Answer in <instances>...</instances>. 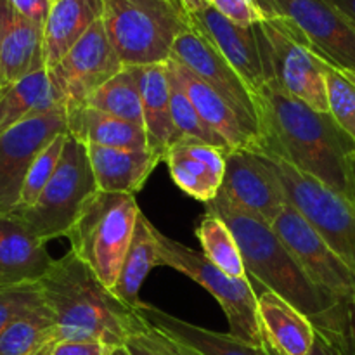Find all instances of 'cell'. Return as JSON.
<instances>
[{"mask_svg":"<svg viewBox=\"0 0 355 355\" xmlns=\"http://www.w3.org/2000/svg\"><path fill=\"white\" fill-rule=\"evenodd\" d=\"M260 142L276 156L355 205V144L331 113H322L267 80L255 96Z\"/></svg>","mask_w":355,"mask_h":355,"instance_id":"1","label":"cell"},{"mask_svg":"<svg viewBox=\"0 0 355 355\" xmlns=\"http://www.w3.org/2000/svg\"><path fill=\"white\" fill-rule=\"evenodd\" d=\"M207 214L224 220L231 229L246 274L290 302L314 324H338L355 318V305L324 293L305 276L272 225L239 208L222 191L207 203Z\"/></svg>","mask_w":355,"mask_h":355,"instance_id":"2","label":"cell"},{"mask_svg":"<svg viewBox=\"0 0 355 355\" xmlns=\"http://www.w3.org/2000/svg\"><path fill=\"white\" fill-rule=\"evenodd\" d=\"M40 286L54 318V343L99 340L118 349L132 335L148 329L139 312L114 297L71 250L54 260Z\"/></svg>","mask_w":355,"mask_h":355,"instance_id":"3","label":"cell"},{"mask_svg":"<svg viewBox=\"0 0 355 355\" xmlns=\"http://www.w3.org/2000/svg\"><path fill=\"white\" fill-rule=\"evenodd\" d=\"M103 23L123 66L162 64L191 28L177 0H103Z\"/></svg>","mask_w":355,"mask_h":355,"instance_id":"4","label":"cell"},{"mask_svg":"<svg viewBox=\"0 0 355 355\" xmlns=\"http://www.w3.org/2000/svg\"><path fill=\"white\" fill-rule=\"evenodd\" d=\"M141 214L135 196L97 191L66 236L71 252L110 290L116 283Z\"/></svg>","mask_w":355,"mask_h":355,"instance_id":"5","label":"cell"},{"mask_svg":"<svg viewBox=\"0 0 355 355\" xmlns=\"http://www.w3.org/2000/svg\"><path fill=\"white\" fill-rule=\"evenodd\" d=\"M267 80L314 110L328 113L326 68L302 31L283 16L266 17L255 24Z\"/></svg>","mask_w":355,"mask_h":355,"instance_id":"6","label":"cell"},{"mask_svg":"<svg viewBox=\"0 0 355 355\" xmlns=\"http://www.w3.org/2000/svg\"><path fill=\"white\" fill-rule=\"evenodd\" d=\"M159 266L172 267L210 291L227 318L231 335L262 347L263 338L259 322V297L246 277H232L211 263L203 253L166 238L156 231Z\"/></svg>","mask_w":355,"mask_h":355,"instance_id":"7","label":"cell"},{"mask_svg":"<svg viewBox=\"0 0 355 355\" xmlns=\"http://www.w3.org/2000/svg\"><path fill=\"white\" fill-rule=\"evenodd\" d=\"M97 191L87 146L68 135L58 168L40 198L33 207L14 214L19 215L28 227L47 243L68 236L83 205Z\"/></svg>","mask_w":355,"mask_h":355,"instance_id":"8","label":"cell"},{"mask_svg":"<svg viewBox=\"0 0 355 355\" xmlns=\"http://www.w3.org/2000/svg\"><path fill=\"white\" fill-rule=\"evenodd\" d=\"M270 158L277 165L290 203L355 274V205L283 159Z\"/></svg>","mask_w":355,"mask_h":355,"instance_id":"9","label":"cell"},{"mask_svg":"<svg viewBox=\"0 0 355 355\" xmlns=\"http://www.w3.org/2000/svg\"><path fill=\"white\" fill-rule=\"evenodd\" d=\"M272 229L305 276L324 293L355 305L354 270L333 252L318 229L291 203L286 205Z\"/></svg>","mask_w":355,"mask_h":355,"instance_id":"10","label":"cell"},{"mask_svg":"<svg viewBox=\"0 0 355 355\" xmlns=\"http://www.w3.org/2000/svg\"><path fill=\"white\" fill-rule=\"evenodd\" d=\"M172 58L187 66L198 78L203 80L218 97H222L231 106L243 127L255 139L257 148L260 142V128L255 96L245 80L238 75V71L210 44V40L191 26L177 37L172 49Z\"/></svg>","mask_w":355,"mask_h":355,"instance_id":"11","label":"cell"},{"mask_svg":"<svg viewBox=\"0 0 355 355\" xmlns=\"http://www.w3.org/2000/svg\"><path fill=\"white\" fill-rule=\"evenodd\" d=\"M220 191L239 208L270 225L290 203L274 159L250 148L231 149L225 155Z\"/></svg>","mask_w":355,"mask_h":355,"instance_id":"12","label":"cell"},{"mask_svg":"<svg viewBox=\"0 0 355 355\" xmlns=\"http://www.w3.org/2000/svg\"><path fill=\"white\" fill-rule=\"evenodd\" d=\"M68 134L66 107L35 114L0 135V215L19 208L24 179L42 149Z\"/></svg>","mask_w":355,"mask_h":355,"instance_id":"13","label":"cell"},{"mask_svg":"<svg viewBox=\"0 0 355 355\" xmlns=\"http://www.w3.org/2000/svg\"><path fill=\"white\" fill-rule=\"evenodd\" d=\"M277 16L290 19L312 51L340 71H355V24L328 0H270Z\"/></svg>","mask_w":355,"mask_h":355,"instance_id":"14","label":"cell"},{"mask_svg":"<svg viewBox=\"0 0 355 355\" xmlns=\"http://www.w3.org/2000/svg\"><path fill=\"white\" fill-rule=\"evenodd\" d=\"M123 68V62L107 38L103 19H99L49 73L68 106L85 103Z\"/></svg>","mask_w":355,"mask_h":355,"instance_id":"15","label":"cell"},{"mask_svg":"<svg viewBox=\"0 0 355 355\" xmlns=\"http://www.w3.org/2000/svg\"><path fill=\"white\" fill-rule=\"evenodd\" d=\"M189 19L191 26L210 40L257 96L266 83V71L255 26L232 23L211 6L189 14Z\"/></svg>","mask_w":355,"mask_h":355,"instance_id":"16","label":"cell"},{"mask_svg":"<svg viewBox=\"0 0 355 355\" xmlns=\"http://www.w3.org/2000/svg\"><path fill=\"white\" fill-rule=\"evenodd\" d=\"M227 153L196 139H180L166 151L165 162L175 186L207 205L220 193Z\"/></svg>","mask_w":355,"mask_h":355,"instance_id":"17","label":"cell"},{"mask_svg":"<svg viewBox=\"0 0 355 355\" xmlns=\"http://www.w3.org/2000/svg\"><path fill=\"white\" fill-rule=\"evenodd\" d=\"M16 214L0 215V288L40 283L54 259Z\"/></svg>","mask_w":355,"mask_h":355,"instance_id":"18","label":"cell"},{"mask_svg":"<svg viewBox=\"0 0 355 355\" xmlns=\"http://www.w3.org/2000/svg\"><path fill=\"white\" fill-rule=\"evenodd\" d=\"M45 69L44 28L0 0V78L2 89Z\"/></svg>","mask_w":355,"mask_h":355,"instance_id":"19","label":"cell"},{"mask_svg":"<svg viewBox=\"0 0 355 355\" xmlns=\"http://www.w3.org/2000/svg\"><path fill=\"white\" fill-rule=\"evenodd\" d=\"M97 189L111 194H130L144 187L165 156L153 149H121L87 146Z\"/></svg>","mask_w":355,"mask_h":355,"instance_id":"20","label":"cell"},{"mask_svg":"<svg viewBox=\"0 0 355 355\" xmlns=\"http://www.w3.org/2000/svg\"><path fill=\"white\" fill-rule=\"evenodd\" d=\"M259 322L263 345L272 355H309L314 345L311 319L269 290L259 297Z\"/></svg>","mask_w":355,"mask_h":355,"instance_id":"21","label":"cell"},{"mask_svg":"<svg viewBox=\"0 0 355 355\" xmlns=\"http://www.w3.org/2000/svg\"><path fill=\"white\" fill-rule=\"evenodd\" d=\"M137 312L156 331L184 343L201 355H270L263 345H252L231 333H217L200 328L146 302H142Z\"/></svg>","mask_w":355,"mask_h":355,"instance_id":"22","label":"cell"},{"mask_svg":"<svg viewBox=\"0 0 355 355\" xmlns=\"http://www.w3.org/2000/svg\"><path fill=\"white\" fill-rule=\"evenodd\" d=\"M66 125L69 137L82 142L83 146L149 149L144 127L103 113L83 103L66 106Z\"/></svg>","mask_w":355,"mask_h":355,"instance_id":"23","label":"cell"},{"mask_svg":"<svg viewBox=\"0 0 355 355\" xmlns=\"http://www.w3.org/2000/svg\"><path fill=\"white\" fill-rule=\"evenodd\" d=\"M103 0H58L44 24L45 69H52L73 45L103 19Z\"/></svg>","mask_w":355,"mask_h":355,"instance_id":"24","label":"cell"},{"mask_svg":"<svg viewBox=\"0 0 355 355\" xmlns=\"http://www.w3.org/2000/svg\"><path fill=\"white\" fill-rule=\"evenodd\" d=\"M170 71L177 76L180 85L184 87L189 99L193 101L194 107L198 110L200 116L205 123L217 132L232 149L238 148H255V139L250 135V132L243 127L239 118L231 110L227 103L222 97H218L203 80L198 78L187 66L177 59L170 58L166 61Z\"/></svg>","mask_w":355,"mask_h":355,"instance_id":"25","label":"cell"},{"mask_svg":"<svg viewBox=\"0 0 355 355\" xmlns=\"http://www.w3.org/2000/svg\"><path fill=\"white\" fill-rule=\"evenodd\" d=\"M66 107V99L47 69L0 90V135L35 114Z\"/></svg>","mask_w":355,"mask_h":355,"instance_id":"26","label":"cell"},{"mask_svg":"<svg viewBox=\"0 0 355 355\" xmlns=\"http://www.w3.org/2000/svg\"><path fill=\"white\" fill-rule=\"evenodd\" d=\"M141 101L149 149L165 156L166 151L180 141L170 110V78L166 62L142 66Z\"/></svg>","mask_w":355,"mask_h":355,"instance_id":"27","label":"cell"},{"mask_svg":"<svg viewBox=\"0 0 355 355\" xmlns=\"http://www.w3.org/2000/svg\"><path fill=\"white\" fill-rule=\"evenodd\" d=\"M156 231L158 229L144 217V214L139 215L134 238H132L128 252L125 255L123 266L118 274L116 283L111 288L114 297L120 298L125 305L134 311H137L142 304L141 297H139L142 283L151 272V269L159 266Z\"/></svg>","mask_w":355,"mask_h":355,"instance_id":"28","label":"cell"},{"mask_svg":"<svg viewBox=\"0 0 355 355\" xmlns=\"http://www.w3.org/2000/svg\"><path fill=\"white\" fill-rule=\"evenodd\" d=\"M141 69L142 66H125L120 73H116L113 78L99 87L83 104L144 127L141 101Z\"/></svg>","mask_w":355,"mask_h":355,"instance_id":"29","label":"cell"},{"mask_svg":"<svg viewBox=\"0 0 355 355\" xmlns=\"http://www.w3.org/2000/svg\"><path fill=\"white\" fill-rule=\"evenodd\" d=\"M196 238L203 248V255L218 269L232 277H246L241 250L224 220L205 214L196 227Z\"/></svg>","mask_w":355,"mask_h":355,"instance_id":"30","label":"cell"},{"mask_svg":"<svg viewBox=\"0 0 355 355\" xmlns=\"http://www.w3.org/2000/svg\"><path fill=\"white\" fill-rule=\"evenodd\" d=\"M54 318L51 311L17 319L0 333V355H40L54 343Z\"/></svg>","mask_w":355,"mask_h":355,"instance_id":"31","label":"cell"},{"mask_svg":"<svg viewBox=\"0 0 355 355\" xmlns=\"http://www.w3.org/2000/svg\"><path fill=\"white\" fill-rule=\"evenodd\" d=\"M168 69V78H170V110H172V120L175 125V130L180 139H196V141L205 142V144L215 146V148L225 149L231 151V146L224 141V137L211 130L203 118L200 116L198 110L194 107L193 101L186 94L184 87L177 80V76Z\"/></svg>","mask_w":355,"mask_h":355,"instance_id":"32","label":"cell"},{"mask_svg":"<svg viewBox=\"0 0 355 355\" xmlns=\"http://www.w3.org/2000/svg\"><path fill=\"white\" fill-rule=\"evenodd\" d=\"M66 139H68V134L58 135L51 144L42 149L40 155L31 163L30 170L26 173V179H24L23 191H21L19 208L16 211L33 207L35 201L40 198L42 191L45 189V186H47L49 180L54 175L55 168H58L59 159L62 156V149H64L66 144Z\"/></svg>","mask_w":355,"mask_h":355,"instance_id":"33","label":"cell"},{"mask_svg":"<svg viewBox=\"0 0 355 355\" xmlns=\"http://www.w3.org/2000/svg\"><path fill=\"white\" fill-rule=\"evenodd\" d=\"M40 283L0 288V333L17 319L47 311Z\"/></svg>","mask_w":355,"mask_h":355,"instance_id":"34","label":"cell"},{"mask_svg":"<svg viewBox=\"0 0 355 355\" xmlns=\"http://www.w3.org/2000/svg\"><path fill=\"white\" fill-rule=\"evenodd\" d=\"M326 89L329 113L355 144V85L340 69L328 64Z\"/></svg>","mask_w":355,"mask_h":355,"instance_id":"35","label":"cell"},{"mask_svg":"<svg viewBox=\"0 0 355 355\" xmlns=\"http://www.w3.org/2000/svg\"><path fill=\"white\" fill-rule=\"evenodd\" d=\"M309 355H355V319L340 324H314V345Z\"/></svg>","mask_w":355,"mask_h":355,"instance_id":"36","label":"cell"},{"mask_svg":"<svg viewBox=\"0 0 355 355\" xmlns=\"http://www.w3.org/2000/svg\"><path fill=\"white\" fill-rule=\"evenodd\" d=\"M210 6L229 21L241 26H255L257 23L266 19L262 10L248 0H210Z\"/></svg>","mask_w":355,"mask_h":355,"instance_id":"37","label":"cell"},{"mask_svg":"<svg viewBox=\"0 0 355 355\" xmlns=\"http://www.w3.org/2000/svg\"><path fill=\"white\" fill-rule=\"evenodd\" d=\"M114 347L99 340H61L49 345L40 355H113Z\"/></svg>","mask_w":355,"mask_h":355,"instance_id":"38","label":"cell"},{"mask_svg":"<svg viewBox=\"0 0 355 355\" xmlns=\"http://www.w3.org/2000/svg\"><path fill=\"white\" fill-rule=\"evenodd\" d=\"M19 16L26 17L31 23L44 28L49 12L52 9V0H7Z\"/></svg>","mask_w":355,"mask_h":355,"instance_id":"39","label":"cell"},{"mask_svg":"<svg viewBox=\"0 0 355 355\" xmlns=\"http://www.w3.org/2000/svg\"><path fill=\"white\" fill-rule=\"evenodd\" d=\"M149 328H151V326H149ZM151 329H153V336H155L156 343H158L159 350H162L163 355H201L200 352H196V350H193V349H189L187 345H184V343L175 342V340L162 335V333L156 331L155 328H151Z\"/></svg>","mask_w":355,"mask_h":355,"instance_id":"40","label":"cell"},{"mask_svg":"<svg viewBox=\"0 0 355 355\" xmlns=\"http://www.w3.org/2000/svg\"><path fill=\"white\" fill-rule=\"evenodd\" d=\"M328 2L333 3L338 10H342L355 24V0H328Z\"/></svg>","mask_w":355,"mask_h":355,"instance_id":"41","label":"cell"},{"mask_svg":"<svg viewBox=\"0 0 355 355\" xmlns=\"http://www.w3.org/2000/svg\"><path fill=\"white\" fill-rule=\"evenodd\" d=\"M177 2L184 7L187 14H193L196 10L203 9V7L210 6V0H177Z\"/></svg>","mask_w":355,"mask_h":355,"instance_id":"42","label":"cell"},{"mask_svg":"<svg viewBox=\"0 0 355 355\" xmlns=\"http://www.w3.org/2000/svg\"><path fill=\"white\" fill-rule=\"evenodd\" d=\"M113 355H130V354H128V350L125 349V347H118V349H114Z\"/></svg>","mask_w":355,"mask_h":355,"instance_id":"43","label":"cell"},{"mask_svg":"<svg viewBox=\"0 0 355 355\" xmlns=\"http://www.w3.org/2000/svg\"><path fill=\"white\" fill-rule=\"evenodd\" d=\"M342 73H343V75H345L347 78H349L350 82H352L354 85H355V71H342Z\"/></svg>","mask_w":355,"mask_h":355,"instance_id":"44","label":"cell"},{"mask_svg":"<svg viewBox=\"0 0 355 355\" xmlns=\"http://www.w3.org/2000/svg\"><path fill=\"white\" fill-rule=\"evenodd\" d=\"M0 90H2V78H0Z\"/></svg>","mask_w":355,"mask_h":355,"instance_id":"45","label":"cell"},{"mask_svg":"<svg viewBox=\"0 0 355 355\" xmlns=\"http://www.w3.org/2000/svg\"><path fill=\"white\" fill-rule=\"evenodd\" d=\"M52 2H58V0H52Z\"/></svg>","mask_w":355,"mask_h":355,"instance_id":"46","label":"cell"}]
</instances>
